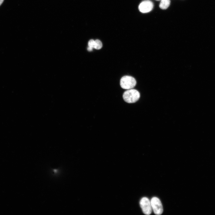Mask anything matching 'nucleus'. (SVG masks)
Segmentation results:
<instances>
[{"label":"nucleus","instance_id":"nucleus-1","mask_svg":"<svg viewBox=\"0 0 215 215\" xmlns=\"http://www.w3.org/2000/svg\"><path fill=\"white\" fill-rule=\"evenodd\" d=\"M140 97L139 92L135 89H130L125 91L123 95L124 101L128 103H133L137 102Z\"/></svg>","mask_w":215,"mask_h":215},{"label":"nucleus","instance_id":"nucleus-2","mask_svg":"<svg viewBox=\"0 0 215 215\" xmlns=\"http://www.w3.org/2000/svg\"><path fill=\"white\" fill-rule=\"evenodd\" d=\"M137 82L133 77L125 76L123 77L120 80V85L124 89H130L133 88L136 85Z\"/></svg>","mask_w":215,"mask_h":215},{"label":"nucleus","instance_id":"nucleus-3","mask_svg":"<svg viewBox=\"0 0 215 215\" xmlns=\"http://www.w3.org/2000/svg\"><path fill=\"white\" fill-rule=\"evenodd\" d=\"M152 209L154 214L157 215L162 214L163 212V207L160 200L157 197H154L151 200Z\"/></svg>","mask_w":215,"mask_h":215},{"label":"nucleus","instance_id":"nucleus-4","mask_svg":"<svg viewBox=\"0 0 215 215\" xmlns=\"http://www.w3.org/2000/svg\"><path fill=\"white\" fill-rule=\"evenodd\" d=\"M140 205L144 214L147 215L150 214L152 212V209L151 201L147 197H143L140 201Z\"/></svg>","mask_w":215,"mask_h":215},{"label":"nucleus","instance_id":"nucleus-5","mask_svg":"<svg viewBox=\"0 0 215 215\" xmlns=\"http://www.w3.org/2000/svg\"><path fill=\"white\" fill-rule=\"evenodd\" d=\"M153 7V4L151 1L149 0H145L140 3L139 6V9L141 13H145L151 11Z\"/></svg>","mask_w":215,"mask_h":215},{"label":"nucleus","instance_id":"nucleus-6","mask_svg":"<svg viewBox=\"0 0 215 215\" xmlns=\"http://www.w3.org/2000/svg\"><path fill=\"white\" fill-rule=\"evenodd\" d=\"M170 0H161L160 7L162 9H166L170 6Z\"/></svg>","mask_w":215,"mask_h":215},{"label":"nucleus","instance_id":"nucleus-7","mask_svg":"<svg viewBox=\"0 0 215 215\" xmlns=\"http://www.w3.org/2000/svg\"><path fill=\"white\" fill-rule=\"evenodd\" d=\"M96 47V43L95 40L93 39L91 40L88 42L87 50L89 52H92L93 49H95Z\"/></svg>","mask_w":215,"mask_h":215},{"label":"nucleus","instance_id":"nucleus-8","mask_svg":"<svg viewBox=\"0 0 215 215\" xmlns=\"http://www.w3.org/2000/svg\"><path fill=\"white\" fill-rule=\"evenodd\" d=\"M96 43V47L95 49L97 50H99L101 49L103 47V44L101 41L99 40H95Z\"/></svg>","mask_w":215,"mask_h":215},{"label":"nucleus","instance_id":"nucleus-9","mask_svg":"<svg viewBox=\"0 0 215 215\" xmlns=\"http://www.w3.org/2000/svg\"><path fill=\"white\" fill-rule=\"evenodd\" d=\"M4 0H0V6L3 3Z\"/></svg>","mask_w":215,"mask_h":215},{"label":"nucleus","instance_id":"nucleus-10","mask_svg":"<svg viewBox=\"0 0 215 215\" xmlns=\"http://www.w3.org/2000/svg\"><path fill=\"white\" fill-rule=\"evenodd\" d=\"M156 1H160V0H156Z\"/></svg>","mask_w":215,"mask_h":215}]
</instances>
